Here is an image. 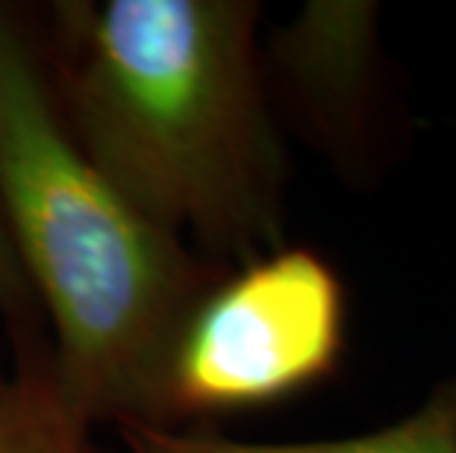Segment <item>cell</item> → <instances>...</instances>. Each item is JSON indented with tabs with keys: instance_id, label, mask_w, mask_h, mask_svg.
Returning <instances> with one entry per match:
<instances>
[{
	"instance_id": "1",
	"label": "cell",
	"mask_w": 456,
	"mask_h": 453,
	"mask_svg": "<svg viewBox=\"0 0 456 453\" xmlns=\"http://www.w3.org/2000/svg\"><path fill=\"white\" fill-rule=\"evenodd\" d=\"M51 92L106 182L207 263L286 247L289 157L250 0L56 6Z\"/></svg>"
},
{
	"instance_id": "2",
	"label": "cell",
	"mask_w": 456,
	"mask_h": 453,
	"mask_svg": "<svg viewBox=\"0 0 456 453\" xmlns=\"http://www.w3.org/2000/svg\"><path fill=\"white\" fill-rule=\"evenodd\" d=\"M0 212L83 421L180 430V342L230 271L133 209L77 148L21 15L0 4Z\"/></svg>"
},
{
	"instance_id": "3",
	"label": "cell",
	"mask_w": 456,
	"mask_h": 453,
	"mask_svg": "<svg viewBox=\"0 0 456 453\" xmlns=\"http://www.w3.org/2000/svg\"><path fill=\"white\" fill-rule=\"evenodd\" d=\"M345 351V286L309 247H280L203 297L171 374L177 424L313 389Z\"/></svg>"
},
{
	"instance_id": "4",
	"label": "cell",
	"mask_w": 456,
	"mask_h": 453,
	"mask_svg": "<svg viewBox=\"0 0 456 453\" xmlns=\"http://www.w3.org/2000/svg\"><path fill=\"white\" fill-rule=\"evenodd\" d=\"M265 80L289 115L347 174H371L401 139L380 44V9L354 0H313L271 36Z\"/></svg>"
},
{
	"instance_id": "5",
	"label": "cell",
	"mask_w": 456,
	"mask_h": 453,
	"mask_svg": "<svg viewBox=\"0 0 456 453\" xmlns=\"http://www.w3.org/2000/svg\"><path fill=\"white\" fill-rule=\"evenodd\" d=\"M127 453H456V374L389 427L322 441H241L209 430L124 427Z\"/></svg>"
},
{
	"instance_id": "6",
	"label": "cell",
	"mask_w": 456,
	"mask_h": 453,
	"mask_svg": "<svg viewBox=\"0 0 456 453\" xmlns=\"http://www.w3.org/2000/svg\"><path fill=\"white\" fill-rule=\"evenodd\" d=\"M0 453H106L60 394L51 353L0 365Z\"/></svg>"
},
{
	"instance_id": "7",
	"label": "cell",
	"mask_w": 456,
	"mask_h": 453,
	"mask_svg": "<svg viewBox=\"0 0 456 453\" xmlns=\"http://www.w3.org/2000/svg\"><path fill=\"white\" fill-rule=\"evenodd\" d=\"M0 318L6 321L9 333L15 336V344H30V333L36 330L38 318V301L21 263H18L4 212H0Z\"/></svg>"
}]
</instances>
